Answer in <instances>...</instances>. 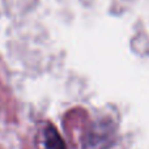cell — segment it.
<instances>
[{
    "label": "cell",
    "mask_w": 149,
    "mask_h": 149,
    "mask_svg": "<svg viewBox=\"0 0 149 149\" xmlns=\"http://www.w3.org/2000/svg\"><path fill=\"white\" fill-rule=\"evenodd\" d=\"M115 130L111 123L105 120L95 122L85 132L81 140L82 149H109L114 143Z\"/></svg>",
    "instance_id": "1"
},
{
    "label": "cell",
    "mask_w": 149,
    "mask_h": 149,
    "mask_svg": "<svg viewBox=\"0 0 149 149\" xmlns=\"http://www.w3.org/2000/svg\"><path fill=\"white\" fill-rule=\"evenodd\" d=\"M38 144L41 149H65L64 140L51 124L38 134Z\"/></svg>",
    "instance_id": "2"
}]
</instances>
